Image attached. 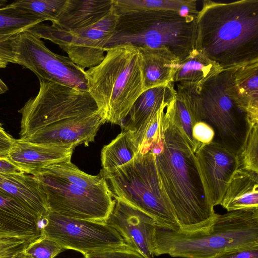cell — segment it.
<instances>
[{"label":"cell","instance_id":"6da1fadb","mask_svg":"<svg viewBox=\"0 0 258 258\" xmlns=\"http://www.w3.org/2000/svg\"><path fill=\"white\" fill-rule=\"evenodd\" d=\"M174 100L164 110L158 136L150 151L180 231H205L217 214L206 196L195 153L175 120Z\"/></svg>","mask_w":258,"mask_h":258},{"label":"cell","instance_id":"7a4b0ae2","mask_svg":"<svg viewBox=\"0 0 258 258\" xmlns=\"http://www.w3.org/2000/svg\"><path fill=\"white\" fill-rule=\"evenodd\" d=\"M202 3L195 49L222 70L258 61V0Z\"/></svg>","mask_w":258,"mask_h":258},{"label":"cell","instance_id":"3957f363","mask_svg":"<svg viewBox=\"0 0 258 258\" xmlns=\"http://www.w3.org/2000/svg\"><path fill=\"white\" fill-rule=\"evenodd\" d=\"M258 245V208L217 214L207 230L176 231L156 223L153 236L155 256L212 258L235 248Z\"/></svg>","mask_w":258,"mask_h":258},{"label":"cell","instance_id":"277c9868","mask_svg":"<svg viewBox=\"0 0 258 258\" xmlns=\"http://www.w3.org/2000/svg\"><path fill=\"white\" fill-rule=\"evenodd\" d=\"M176 92L183 97L193 125L198 121L208 124L215 133L213 142L236 154L239 152L250 125L247 112L236 96L232 69L200 84L178 83Z\"/></svg>","mask_w":258,"mask_h":258},{"label":"cell","instance_id":"5b68a950","mask_svg":"<svg viewBox=\"0 0 258 258\" xmlns=\"http://www.w3.org/2000/svg\"><path fill=\"white\" fill-rule=\"evenodd\" d=\"M98 65L85 71L88 91L107 122L120 125L145 91L139 49L122 44L106 48Z\"/></svg>","mask_w":258,"mask_h":258},{"label":"cell","instance_id":"8992f818","mask_svg":"<svg viewBox=\"0 0 258 258\" xmlns=\"http://www.w3.org/2000/svg\"><path fill=\"white\" fill-rule=\"evenodd\" d=\"M106 47L127 44L138 48L162 49L179 62L195 50L197 18H185L170 10H142L117 15Z\"/></svg>","mask_w":258,"mask_h":258},{"label":"cell","instance_id":"52a82bcc","mask_svg":"<svg viewBox=\"0 0 258 258\" xmlns=\"http://www.w3.org/2000/svg\"><path fill=\"white\" fill-rule=\"evenodd\" d=\"M112 197L122 200L144 212L156 223L178 231L180 227L162 187L151 151L138 153L115 170L100 173Z\"/></svg>","mask_w":258,"mask_h":258},{"label":"cell","instance_id":"ba28073f","mask_svg":"<svg viewBox=\"0 0 258 258\" xmlns=\"http://www.w3.org/2000/svg\"><path fill=\"white\" fill-rule=\"evenodd\" d=\"M0 59L30 70L38 79L88 91L85 71L69 57L51 51L27 30L0 43Z\"/></svg>","mask_w":258,"mask_h":258},{"label":"cell","instance_id":"9c48e42d","mask_svg":"<svg viewBox=\"0 0 258 258\" xmlns=\"http://www.w3.org/2000/svg\"><path fill=\"white\" fill-rule=\"evenodd\" d=\"M39 81L37 94L28 99L19 110L22 115L21 139L58 121L100 112L88 91L42 79Z\"/></svg>","mask_w":258,"mask_h":258},{"label":"cell","instance_id":"30bf717a","mask_svg":"<svg viewBox=\"0 0 258 258\" xmlns=\"http://www.w3.org/2000/svg\"><path fill=\"white\" fill-rule=\"evenodd\" d=\"M45 194L48 211L66 217L105 222L113 204L106 182L86 188L54 176L33 174Z\"/></svg>","mask_w":258,"mask_h":258},{"label":"cell","instance_id":"8fae6325","mask_svg":"<svg viewBox=\"0 0 258 258\" xmlns=\"http://www.w3.org/2000/svg\"><path fill=\"white\" fill-rule=\"evenodd\" d=\"M118 17L113 8L97 23L76 31H64L51 25L41 23L27 31L40 39L57 45L73 62L84 70L98 65L103 59L107 44L114 33Z\"/></svg>","mask_w":258,"mask_h":258},{"label":"cell","instance_id":"7c38bea8","mask_svg":"<svg viewBox=\"0 0 258 258\" xmlns=\"http://www.w3.org/2000/svg\"><path fill=\"white\" fill-rule=\"evenodd\" d=\"M42 221V235L64 249L84 255L127 246L118 232L104 222L72 218L50 211Z\"/></svg>","mask_w":258,"mask_h":258},{"label":"cell","instance_id":"4fadbf2b","mask_svg":"<svg viewBox=\"0 0 258 258\" xmlns=\"http://www.w3.org/2000/svg\"><path fill=\"white\" fill-rule=\"evenodd\" d=\"M195 155L206 196L214 208L220 205L230 178L238 168L237 154L212 142L200 147Z\"/></svg>","mask_w":258,"mask_h":258},{"label":"cell","instance_id":"5bb4252c","mask_svg":"<svg viewBox=\"0 0 258 258\" xmlns=\"http://www.w3.org/2000/svg\"><path fill=\"white\" fill-rule=\"evenodd\" d=\"M105 223L115 230L130 248L145 258H154L153 236L156 222L150 216L126 202L114 198Z\"/></svg>","mask_w":258,"mask_h":258},{"label":"cell","instance_id":"9a60e30c","mask_svg":"<svg viewBox=\"0 0 258 258\" xmlns=\"http://www.w3.org/2000/svg\"><path fill=\"white\" fill-rule=\"evenodd\" d=\"M106 122L100 112L62 120L42 127L23 139L46 145L88 146L100 127Z\"/></svg>","mask_w":258,"mask_h":258},{"label":"cell","instance_id":"2e32d148","mask_svg":"<svg viewBox=\"0 0 258 258\" xmlns=\"http://www.w3.org/2000/svg\"><path fill=\"white\" fill-rule=\"evenodd\" d=\"M173 83L144 91L131 108L127 115L128 118L122 126V131L128 132L138 152L148 122L161 108L167 106L175 97L176 90Z\"/></svg>","mask_w":258,"mask_h":258},{"label":"cell","instance_id":"e0dca14e","mask_svg":"<svg viewBox=\"0 0 258 258\" xmlns=\"http://www.w3.org/2000/svg\"><path fill=\"white\" fill-rule=\"evenodd\" d=\"M73 145L34 143L25 139H15L7 158L25 173L30 174L48 164L71 159Z\"/></svg>","mask_w":258,"mask_h":258},{"label":"cell","instance_id":"ac0fdd59","mask_svg":"<svg viewBox=\"0 0 258 258\" xmlns=\"http://www.w3.org/2000/svg\"><path fill=\"white\" fill-rule=\"evenodd\" d=\"M41 220L19 202L0 193V236L37 239Z\"/></svg>","mask_w":258,"mask_h":258},{"label":"cell","instance_id":"d6986e66","mask_svg":"<svg viewBox=\"0 0 258 258\" xmlns=\"http://www.w3.org/2000/svg\"><path fill=\"white\" fill-rule=\"evenodd\" d=\"M113 8V0H66L51 25L64 31H76L97 23Z\"/></svg>","mask_w":258,"mask_h":258},{"label":"cell","instance_id":"ffe728a7","mask_svg":"<svg viewBox=\"0 0 258 258\" xmlns=\"http://www.w3.org/2000/svg\"><path fill=\"white\" fill-rule=\"evenodd\" d=\"M0 193L22 204L41 221L48 214L45 195L32 175L0 173Z\"/></svg>","mask_w":258,"mask_h":258},{"label":"cell","instance_id":"44dd1931","mask_svg":"<svg viewBox=\"0 0 258 258\" xmlns=\"http://www.w3.org/2000/svg\"><path fill=\"white\" fill-rule=\"evenodd\" d=\"M220 205L227 212L258 208V172L237 168Z\"/></svg>","mask_w":258,"mask_h":258},{"label":"cell","instance_id":"7402d4cb","mask_svg":"<svg viewBox=\"0 0 258 258\" xmlns=\"http://www.w3.org/2000/svg\"><path fill=\"white\" fill-rule=\"evenodd\" d=\"M138 49L141 56L145 91L173 83L174 75L179 62L173 54L162 49Z\"/></svg>","mask_w":258,"mask_h":258},{"label":"cell","instance_id":"603a6c76","mask_svg":"<svg viewBox=\"0 0 258 258\" xmlns=\"http://www.w3.org/2000/svg\"><path fill=\"white\" fill-rule=\"evenodd\" d=\"M237 98L247 111L250 126L258 124V61L232 68Z\"/></svg>","mask_w":258,"mask_h":258},{"label":"cell","instance_id":"cb8c5ba5","mask_svg":"<svg viewBox=\"0 0 258 258\" xmlns=\"http://www.w3.org/2000/svg\"><path fill=\"white\" fill-rule=\"evenodd\" d=\"M221 71L217 64L195 49L186 59L178 63L173 83L200 84Z\"/></svg>","mask_w":258,"mask_h":258},{"label":"cell","instance_id":"d4e9b609","mask_svg":"<svg viewBox=\"0 0 258 258\" xmlns=\"http://www.w3.org/2000/svg\"><path fill=\"white\" fill-rule=\"evenodd\" d=\"M45 20L0 0V43Z\"/></svg>","mask_w":258,"mask_h":258},{"label":"cell","instance_id":"484cf974","mask_svg":"<svg viewBox=\"0 0 258 258\" xmlns=\"http://www.w3.org/2000/svg\"><path fill=\"white\" fill-rule=\"evenodd\" d=\"M39 172L56 177L67 182L84 188H91L106 183L100 174L95 176L88 174L80 170L71 162V159L48 164L30 173Z\"/></svg>","mask_w":258,"mask_h":258},{"label":"cell","instance_id":"4316f807","mask_svg":"<svg viewBox=\"0 0 258 258\" xmlns=\"http://www.w3.org/2000/svg\"><path fill=\"white\" fill-rule=\"evenodd\" d=\"M138 151L126 131H122L101 150L103 172H111L131 161Z\"/></svg>","mask_w":258,"mask_h":258},{"label":"cell","instance_id":"83f0119b","mask_svg":"<svg viewBox=\"0 0 258 258\" xmlns=\"http://www.w3.org/2000/svg\"><path fill=\"white\" fill-rule=\"evenodd\" d=\"M184 0H113L117 15L142 10H170L177 12Z\"/></svg>","mask_w":258,"mask_h":258},{"label":"cell","instance_id":"f1b7e54d","mask_svg":"<svg viewBox=\"0 0 258 258\" xmlns=\"http://www.w3.org/2000/svg\"><path fill=\"white\" fill-rule=\"evenodd\" d=\"M66 0H19L14 6L25 12L54 23Z\"/></svg>","mask_w":258,"mask_h":258},{"label":"cell","instance_id":"f546056e","mask_svg":"<svg viewBox=\"0 0 258 258\" xmlns=\"http://www.w3.org/2000/svg\"><path fill=\"white\" fill-rule=\"evenodd\" d=\"M238 168L258 172V124L250 126L245 142L237 154Z\"/></svg>","mask_w":258,"mask_h":258},{"label":"cell","instance_id":"4dcf8cb0","mask_svg":"<svg viewBox=\"0 0 258 258\" xmlns=\"http://www.w3.org/2000/svg\"><path fill=\"white\" fill-rule=\"evenodd\" d=\"M174 117L177 123L194 153L200 147L192 135V120L190 112L182 97L176 92L174 100Z\"/></svg>","mask_w":258,"mask_h":258},{"label":"cell","instance_id":"1f68e13d","mask_svg":"<svg viewBox=\"0 0 258 258\" xmlns=\"http://www.w3.org/2000/svg\"><path fill=\"white\" fill-rule=\"evenodd\" d=\"M64 249L54 240L42 235L24 251L33 258H53Z\"/></svg>","mask_w":258,"mask_h":258},{"label":"cell","instance_id":"d6a6232c","mask_svg":"<svg viewBox=\"0 0 258 258\" xmlns=\"http://www.w3.org/2000/svg\"><path fill=\"white\" fill-rule=\"evenodd\" d=\"M36 240L20 237L0 236V258H12L25 251Z\"/></svg>","mask_w":258,"mask_h":258},{"label":"cell","instance_id":"836d02e7","mask_svg":"<svg viewBox=\"0 0 258 258\" xmlns=\"http://www.w3.org/2000/svg\"><path fill=\"white\" fill-rule=\"evenodd\" d=\"M83 255L84 258H145L127 246L94 251Z\"/></svg>","mask_w":258,"mask_h":258},{"label":"cell","instance_id":"e575fe53","mask_svg":"<svg viewBox=\"0 0 258 258\" xmlns=\"http://www.w3.org/2000/svg\"><path fill=\"white\" fill-rule=\"evenodd\" d=\"M192 135L193 138L200 147L213 142L215 137L213 129L202 121H198L194 124Z\"/></svg>","mask_w":258,"mask_h":258},{"label":"cell","instance_id":"d590c367","mask_svg":"<svg viewBox=\"0 0 258 258\" xmlns=\"http://www.w3.org/2000/svg\"><path fill=\"white\" fill-rule=\"evenodd\" d=\"M212 258H258V245L235 248Z\"/></svg>","mask_w":258,"mask_h":258},{"label":"cell","instance_id":"8d00e7d4","mask_svg":"<svg viewBox=\"0 0 258 258\" xmlns=\"http://www.w3.org/2000/svg\"><path fill=\"white\" fill-rule=\"evenodd\" d=\"M177 13L185 18H197L199 11L197 8V1L184 0Z\"/></svg>","mask_w":258,"mask_h":258},{"label":"cell","instance_id":"74e56055","mask_svg":"<svg viewBox=\"0 0 258 258\" xmlns=\"http://www.w3.org/2000/svg\"><path fill=\"white\" fill-rule=\"evenodd\" d=\"M15 139L5 130L0 131V158L7 157Z\"/></svg>","mask_w":258,"mask_h":258},{"label":"cell","instance_id":"f35d334b","mask_svg":"<svg viewBox=\"0 0 258 258\" xmlns=\"http://www.w3.org/2000/svg\"><path fill=\"white\" fill-rule=\"evenodd\" d=\"M23 173L24 172L7 157L0 158V173L20 174Z\"/></svg>","mask_w":258,"mask_h":258},{"label":"cell","instance_id":"ab89813d","mask_svg":"<svg viewBox=\"0 0 258 258\" xmlns=\"http://www.w3.org/2000/svg\"><path fill=\"white\" fill-rule=\"evenodd\" d=\"M8 90V87L0 78V95L6 93Z\"/></svg>","mask_w":258,"mask_h":258},{"label":"cell","instance_id":"60d3db41","mask_svg":"<svg viewBox=\"0 0 258 258\" xmlns=\"http://www.w3.org/2000/svg\"><path fill=\"white\" fill-rule=\"evenodd\" d=\"M12 258H33L29 254L25 252V251L21 252L17 255H15Z\"/></svg>","mask_w":258,"mask_h":258},{"label":"cell","instance_id":"b9f144b4","mask_svg":"<svg viewBox=\"0 0 258 258\" xmlns=\"http://www.w3.org/2000/svg\"><path fill=\"white\" fill-rule=\"evenodd\" d=\"M4 130V128L3 127L2 124L0 123V131H1V130Z\"/></svg>","mask_w":258,"mask_h":258}]
</instances>
